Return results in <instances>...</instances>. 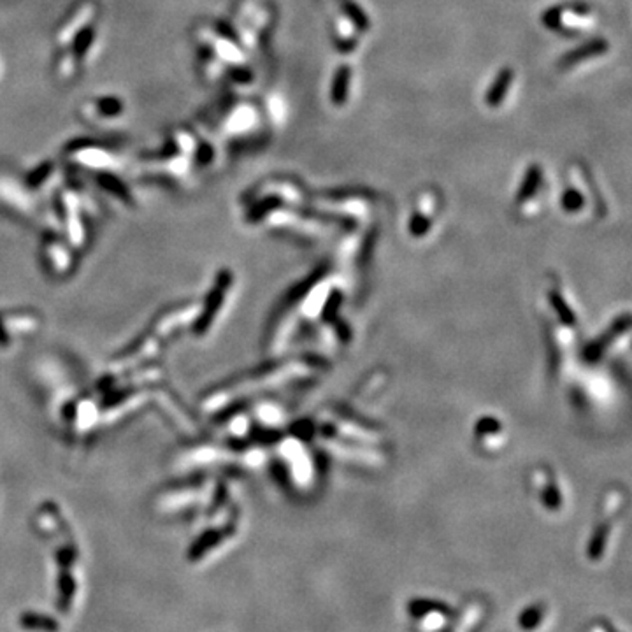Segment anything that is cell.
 <instances>
[{
  "instance_id": "7",
  "label": "cell",
  "mask_w": 632,
  "mask_h": 632,
  "mask_svg": "<svg viewBox=\"0 0 632 632\" xmlns=\"http://www.w3.org/2000/svg\"><path fill=\"white\" fill-rule=\"evenodd\" d=\"M541 619H543V612H541V608H536V606H533V608L525 609V612H523L522 615H520L518 624H520V626H522V629L533 631V629H536L537 626H540Z\"/></svg>"
},
{
  "instance_id": "8",
  "label": "cell",
  "mask_w": 632,
  "mask_h": 632,
  "mask_svg": "<svg viewBox=\"0 0 632 632\" xmlns=\"http://www.w3.org/2000/svg\"><path fill=\"white\" fill-rule=\"evenodd\" d=\"M562 204L567 211H576L583 206V197H581V193L578 190H567L562 199Z\"/></svg>"
},
{
  "instance_id": "3",
  "label": "cell",
  "mask_w": 632,
  "mask_h": 632,
  "mask_svg": "<svg viewBox=\"0 0 632 632\" xmlns=\"http://www.w3.org/2000/svg\"><path fill=\"white\" fill-rule=\"evenodd\" d=\"M350 76L351 71L348 66H341L336 71L332 79V86H330V100H332L334 106H343L348 100V85H350Z\"/></svg>"
},
{
  "instance_id": "1",
  "label": "cell",
  "mask_w": 632,
  "mask_h": 632,
  "mask_svg": "<svg viewBox=\"0 0 632 632\" xmlns=\"http://www.w3.org/2000/svg\"><path fill=\"white\" fill-rule=\"evenodd\" d=\"M608 49L609 44L606 39H594V41L587 42V44L580 46V48L573 49V51H569L567 55H564L562 60L559 62V66L562 67V69H566V67L576 66V63L585 62V60L602 55V53H606Z\"/></svg>"
},
{
  "instance_id": "4",
  "label": "cell",
  "mask_w": 632,
  "mask_h": 632,
  "mask_svg": "<svg viewBox=\"0 0 632 632\" xmlns=\"http://www.w3.org/2000/svg\"><path fill=\"white\" fill-rule=\"evenodd\" d=\"M20 626L23 627V629L44 631V632H56L60 629L56 620H53L51 616L39 615V613H23V615L20 616Z\"/></svg>"
},
{
  "instance_id": "6",
  "label": "cell",
  "mask_w": 632,
  "mask_h": 632,
  "mask_svg": "<svg viewBox=\"0 0 632 632\" xmlns=\"http://www.w3.org/2000/svg\"><path fill=\"white\" fill-rule=\"evenodd\" d=\"M540 183H541V167L537 164H533L529 167V171H527L522 188L518 190V197H516V200L529 199V197L537 190Z\"/></svg>"
},
{
  "instance_id": "2",
  "label": "cell",
  "mask_w": 632,
  "mask_h": 632,
  "mask_svg": "<svg viewBox=\"0 0 632 632\" xmlns=\"http://www.w3.org/2000/svg\"><path fill=\"white\" fill-rule=\"evenodd\" d=\"M513 76H515V74H513L511 67H502L501 73L497 74L495 81L492 83V86L488 88L487 95H485V102H487L488 107H499L502 102H504L509 88H511Z\"/></svg>"
},
{
  "instance_id": "5",
  "label": "cell",
  "mask_w": 632,
  "mask_h": 632,
  "mask_svg": "<svg viewBox=\"0 0 632 632\" xmlns=\"http://www.w3.org/2000/svg\"><path fill=\"white\" fill-rule=\"evenodd\" d=\"M339 6H341V9L344 11V14H346V16L353 21V25L358 28V30H362V32L369 30V27H371V21H369L367 14L360 9V6H357L353 0H339Z\"/></svg>"
}]
</instances>
